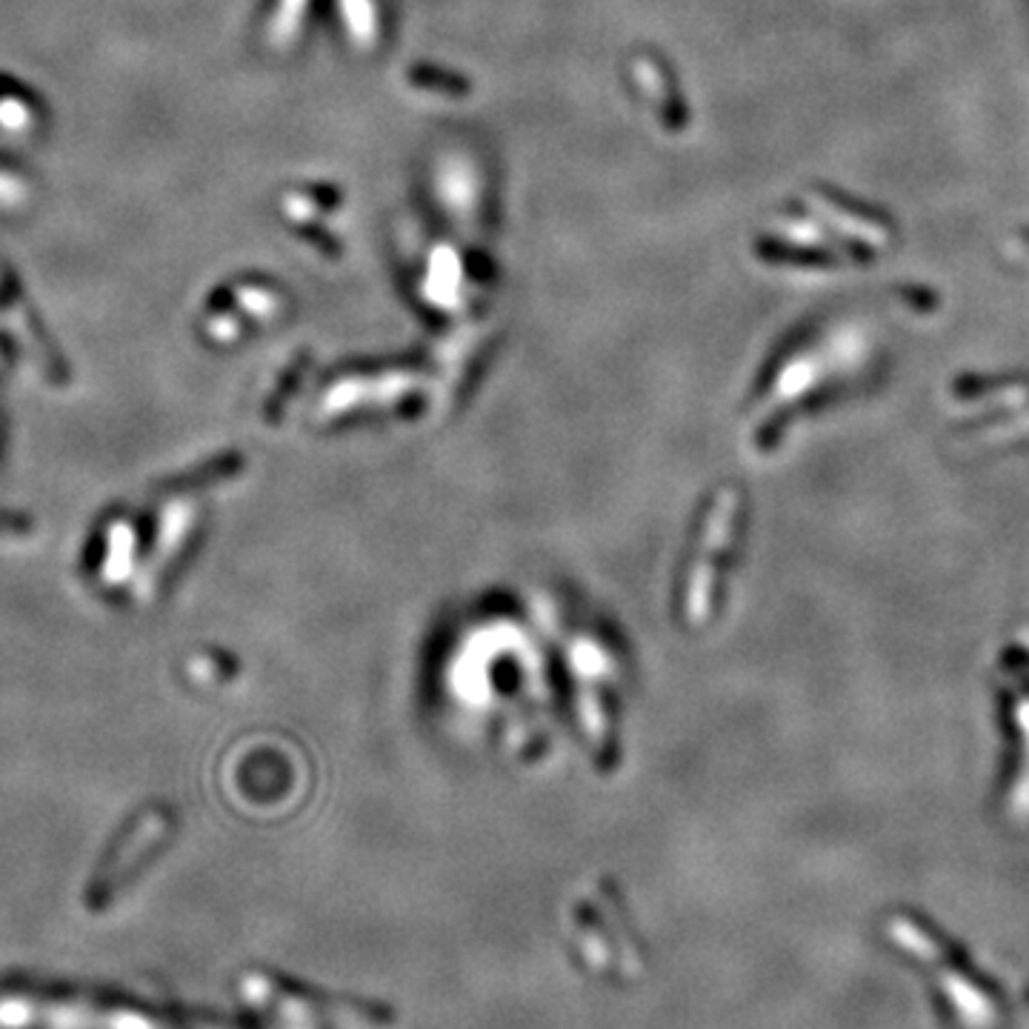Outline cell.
I'll use <instances>...</instances> for the list:
<instances>
[{"mask_svg": "<svg viewBox=\"0 0 1029 1029\" xmlns=\"http://www.w3.org/2000/svg\"><path fill=\"white\" fill-rule=\"evenodd\" d=\"M406 77L417 89L438 92V95H446V98H466L469 95V81L464 75H455V72L441 70V66H429V63L410 66Z\"/></svg>", "mask_w": 1029, "mask_h": 1029, "instance_id": "obj_1", "label": "cell"}, {"mask_svg": "<svg viewBox=\"0 0 1029 1029\" xmlns=\"http://www.w3.org/2000/svg\"><path fill=\"white\" fill-rule=\"evenodd\" d=\"M638 72H644V75L653 77L655 89H661V75H664V72L658 70L655 63L638 61ZM667 92H672V86H669ZM664 115H667L669 129H683V124H687V115H683V106H681V100H678V95H669V98H667V109H664Z\"/></svg>", "mask_w": 1029, "mask_h": 1029, "instance_id": "obj_2", "label": "cell"}]
</instances>
